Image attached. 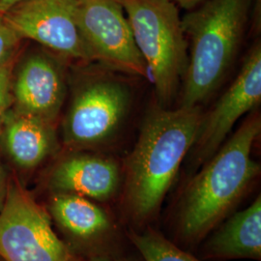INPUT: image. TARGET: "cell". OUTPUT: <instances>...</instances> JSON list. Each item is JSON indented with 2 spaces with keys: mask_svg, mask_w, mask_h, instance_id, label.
<instances>
[{
  "mask_svg": "<svg viewBox=\"0 0 261 261\" xmlns=\"http://www.w3.org/2000/svg\"><path fill=\"white\" fill-rule=\"evenodd\" d=\"M7 186H8V182H7V178L5 174V170H4L1 160H0V209L2 208L4 199H5Z\"/></svg>",
  "mask_w": 261,
  "mask_h": 261,
  "instance_id": "cell-19",
  "label": "cell"
},
{
  "mask_svg": "<svg viewBox=\"0 0 261 261\" xmlns=\"http://www.w3.org/2000/svg\"><path fill=\"white\" fill-rule=\"evenodd\" d=\"M1 16L19 39L66 57L90 60L76 22V0H20Z\"/></svg>",
  "mask_w": 261,
  "mask_h": 261,
  "instance_id": "cell-9",
  "label": "cell"
},
{
  "mask_svg": "<svg viewBox=\"0 0 261 261\" xmlns=\"http://www.w3.org/2000/svg\"><path fill=\"white\" fill-rule=\"evenodd\" d=\"M118 1L147 66L157 103L169 108L188 66V42L178 6L170 0Z\"/></svg>",
  "mask_w": 261,
  "mask_h": 261,
  "instance_id": "cell-4",
  "label": "cell"
},
{
  "mask_svg": "<svg viewBox=\"0 0 261 261\" xmlns=\"http://www.w3.org/2000/svg\"><path fill=\"white\" fill-rule=\"evenodd\" d=\"M201 107L177 109L156 103L140 126L123 172V209L134 225L155 219L180 166L191 151L202 116Z\"/></svg>",
  "mask_w": 261,
  "mask_h": 261,
  "instance_id": "cell-1",
  "label": "cell"
},
{
  "mask_svg": "<svg viewBox=\"0 0 261 261\" xmlns=\"http://www.w3.org/2000/svg\"><path fill=\"white\" fill-rule=\"evenodd\" d=\"M19 41V36L11 29L0 15V63L13 55Z\"/></svg>",
  "mask_w": 261,
  "mask_h": 261,
  "instance_id": "cell-17",
  "label": "cell"
},
{
  "mask_svg": "<svg viewBox=\"0 0 261 261\" xmlns=\"http://www.w3.org/2000/svg\"><path fill=\"white\" fill-rule=\"evenodd\" d=\"M122 182L123 172L116 160L98 154L76 153L56 164L48 185L53 193L75 194L105 202L116 196Z\"/></svg>",
  "mask_w": 261,
  "mask_h": 261,
  "instance_id": "cell-10",
  "label": "cell"
},
{
  "mask_svg": "<svg viewBox=\"0 0 261 261\" xmlns=\"http://www.w3.org/2000/svg\"><path fill=\"white\" fill-rule=\"evenodd\" d=\"M13 55L0 63V134L13 103Z\"/></svg>",
  "mask_w": 261,
  "mask_h": 261,
  "instance_id": "cell-16",
  "label": "cell"
},
{
  "mask_svg": "<svg viewBox=\"0 0 261 261\" xmlns=\"http://www.w3.org/2000/svg\"><path fill=\"white\" fill-rule=\"evenodd\" d=\"M3 145L19 168L31 169L57 147L54 124L18 111H9L1 130Z\"/></svg>",
  "mask_w": 261,
  "mask_h": 261,
  "instance_id": "cell-13",
  "label": "cell"
},
{
  "mask_svg": "<svg viewBox=\"0 0 261 261\" xmlns=\"http://www.w3.org/2000/svg\"><path fill=\"white\" fill-rule=\"evenodd\" d=\"M20 0H0V15H3Z\"/></svg>",
  "mask_w": 261,
  "mask_h": 261,
  "instance_id": "cell-21",
  "label": "cell"
},
{
  "mask_svg": "<svg viewBox=\"0 0 261 261\" xmlns=\"http://www.w3.org/2000/svg\"><path fill=\"white\" fill-rule=\"evenodd\" d=\"M261 130L255 110L189 180L180 197L176 226L184 242L196 244L222 223L260 174L252 149Z\"/></svg>",
  "mask_w": 261,
  "mask_h": 261,
  "instance_id": "cell-2",
  "label": "cell"
},
{
  "mask_svg": "<svg viewBox=\"0 0 261 261\" xmlns=\"http://www.w3.org/2000/svg\"><path fill=\"white\" fill-rule=\"evenodd\" d=\"M129 238L145 261H201L150 227L141 232L132 229Z\"/></svg>",
  "mask_w": 261,
  "mask_h": 261,
  "instance_id": "cell-15",
  "label": "cell"
},
{
  "mask_svg": "<svg viewBox=\"0 0 261 261\" xmlns=\"http://www.w3.org/2000/svg\"><path fill=\"white\" fill-rule=\"evenodd\" d=\"M75 261V260H74ZM84 261H130L127 258H124L117 254L111 253V252H105V251H99L95 252L91 256H89L87 259Z\"/></svg>",
  "mask_w": 261,
  "mask_h": 261,
  "instance_id": "cell-18",
  "label": "cell"
},
{
  "mask_svg": "<svg viewBox=\"0 0 261 261\" xmlns=\"http://www.w3.org/2000/svg\"><path fill=\"white\" fill-rule=\"evenodd\" d=\"M60 68L46 56H30L12 84L16 111L55 124L65 99Z\"/></svg>",
  "mask_w": 261,
  "mask_h": 261,
  "instance_id": "cell-11",
  "label": "cell"
},
{
  "mask_svg": "<svg viewBox=\"0 0 261 261\" xmlns=\"http://www.w3.org/2000/svg\"><path fill=\"white\" fill-rule=\"evenodd\" d=\"M130 100L129 87L114 76L102 75L84 84L66 116V144L75 149H94L111 143L124 124Z\"/></svg>",
  "mask_w": 261,
  "mask_h": 261,
  "instance_id": "cell-6",
  "label": "cell"
},
{
  "mask_svg": "<svg viewBox=\"0 0 261 261\" xmlns=\"http://www.w3.org/2000/svg\"><path fill=\"white\" fill-rule=\"evenodd\" d=\"M261 101V45L256 42L247 54L242 67L214 107L202 113L196 140L191 149L195 168L205 164L224 144L235 123L253 112Z\"/></svg>",
  "mask_w": 261,
  "mask_h": 261,
  "instance_id": "cell-8",
  "label": "cell"
},
{
  "mask_svg": "<svg viewBox=\"0 0 261 261\" xmlns=\"http://www.w3.org/2000/svg\"><path fill=\"white\" fill-rule=\"evenodd\" d=\"M0 259L75 260L69 246L55 232L48 212L16 179L8 183L0 209Z\"/></svg>",
  "mask_w": 261,
  "mask_h": 261,
  "instance_id": "cell-5",
  "label": "cell"
},
{
  "mask_svg": "<svg viewBox=\"0 0 261 261\" xmlns=\"http://www.w3.org/2000/svg\"><path fill=\"white\" fill-rule=\"evenodd\" d=\"M174 2L177 6L186 10H192L196 8V6L200 5L205 0H170Z\"/></svg>",
  "mask_w": 261,
  "mask_h": 261,
  "instance_id": "cell-20",
  "label": "cell"
},
{
  "mask_svg": "<svg viewBox=\"0 0 261 261\" xmlns=\"http://www.w3.org/2000/svg\"><path fill=\"white\" fill-rule=\"evenodd\" d=\"M205 258L261 259V198L230 217L206 241Z\"/></svg>",
  "mask_w": 261,
  "mask_h": 261,
  "instance_id": "cell-14",
  "label": "cell"
},
{
  "mask_svg": "<svg viewBox=\"0 0 261 261\" xmlns=\"http://www.w3.org/2000/svg\"><path fill=\"white\" fill-rule=\"evenodd\" d=\"M47 212L75 242L103 246L115 233V224L107 211L92 199L80 195L53 193Z\"/></svg>",
  "mask_w": 261,
  "mask_h": 261,
  "instance_id": "cell-12",
  "label": "cell"
},
{
  "mask_svg": "<svg viewBox=\"0 0 261 261\" xmlns=\"http://www.w3.org/2000/svg\"><path fill=\"white\" fill-rule=\"evenodd\" d=\"M76 22L90 59L109 70L149 80L118 0H76Z\"/></svg>",
  "mask_w": 261,
  "mask_h": 261,
  "instance_id": "cell-7",
  "label": "cell"
},
{
  "mask_svg": "<svg viewBox=\"0 0 261 261\" xmlns=\"http://www.w3.org/2000/svg\"><path fill=\"white\" fill-rule=\"evenodd\" d=\"M250 0H205L181 19L190 43L179 107H200L224 82L242 46Z\"/></svg>",
  "mask_w": 261,
  "mask_h": 261,
  "instance_id": "cell-3",
  "label": "cell"
}]
</instances>
